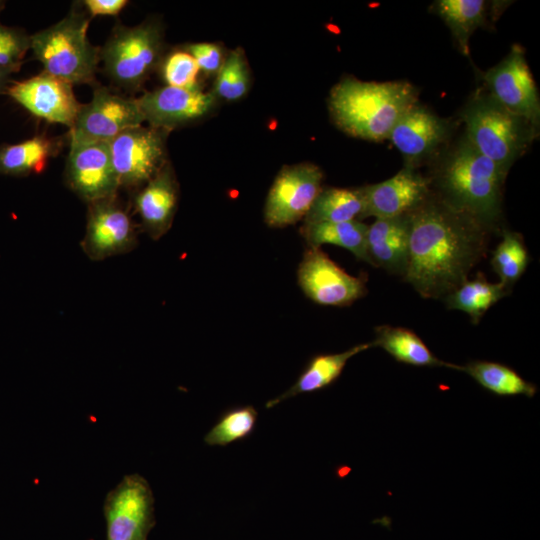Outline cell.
<instances>
[{
    "instance_id": "cell-1",
    "label": "cell",
    "mask_w": 540,
    "mask_h": 540,
    "mask_svg": "<svg viewBox=\"0 0 540 540\" xmlns=\"http://www.w3.org/2000/svg\"><path fill=\"white\" fill-rule=\"evenodd\" d=\"M406 281L424 298H444L486 250L487 228L430 196L409 212Z\"/></svg>"
},
{
    "instance_id": "cell-16",
    "label": "cell",
    "mask_w": 540,
    "mask_h": 540,
    "mask_svg": "<svg viewBox=\"0 0 540 540\" xmlns=\"http://www.w3.org/2000/svg\"><path fill=\"white\" fill-rule=\"evenodd\" d=\"M145 121L151 127L170 131L205 116L213 107L214 96L198 87L163 86L137 99Z\"/></svg>"
},
{
    "instance_id": "cell-2",
    "label": "cell",
    "mask_w": 540,
    "mask_h": 540,
    "mask_svg": "<svg viewBox=\"0 0 540 540\" xmlns=\"http://www.w3.org/2000/svg\"><path fill=\"white\" fill-rule=\"evenodd\" d=\"M417 104V91L406 81L365 82L345 78L329 97L336 125L345 133L364 140L388 139L397 121Z\"/></svg>"
},
{
    "instance_id": "cell-11",
    "label": "cell",
    "mask_w": 540,
    "mask_h": 540,
    "mask_svg": "<svg viewBox=\"0 0 540 540\" xmlns=\"http://www.w3.org/2000/svg\"><path fill=\"white\" fill-rule=\"evenodd\" d=\"M323 173L312 163L285 166L275 178L264 208L270 227L282 228L305 218L321 191Z\"/></svg>"
},
{
    "instance_id": "cell-6",
    "label": "cell",
    "mask_w": 540,
    "mask_h": 540,
    "mask_svg": "<svg viewBox=\"0 0 540 540\" xmlns=\"http://www.w3.org/2000/svg\"><path fill=\"white\" fill-rule=\"evenodd\" d=\"M163 51V35L155 21L133 27L117 25L100 48L106 76L118 87L138 90L158 66Z\"/></svg>"
},
{
    "instance_id": "cell-9",
    "label": "cell",
    "mask_w": 540,
    "mask_h": 540,
    "mask_svg": "<svg viewBox=\"0 0 540 540\" xmlns=\"http://www.w3.org/2000/svg\"><path fill=\"white\" fill-rule=\"evenodd\" d=\"M145 122L137 99L96 86L90 102L81 105L73 126L69 129V144L109 143L126 129Z\"/></svg>"
},
{
    "instance_id": "cell-17",
    "label": "cell",
    "mask_w": 540,
    "mask_h": 540,
    "mask_svg": "<svg viewBox=\"0 0 540 540\" xmlns=\"http://www.w3.org/2000/svg\"><path fill=\"white\" fill-rule=\"evenodd\" d=\"M364 209L360 219L389 218L407 214L430 196V181L405 166L392 178L362 187Z\"/></svg>"
},
{
    "instance_id": "cell-15",
    "label": "cell",
    "mask_w": 540,
    "mask_h": 540,
    "mask_svg": "<svg viewBox=\"0 0 540 540\" xmlns=\"http://www.w3.org/2000/svg\"><path fill=\"white\" fill-rule=\"evenodd\" d=\"M6 94L33 116L69 129L82 105L74 94L73 85L44 71L12 82Z\"/></svg>"
},
{
    "instance_id": "cell-13",
    "label": "cell",
    "mask_w": 540,
    "mask_h": 540,
    "mask_svg": "<svg viewBox=\"0 0 540 540\" xmlns=\"http://www.w3.org/2000/svg\"><path fill=\"white\" fill-rule=\"evenodd\" d=\"M483 78L489 94L499 104L538 129L539 95L521 47L514 45L505 59L488 70Z\"/></svg>"
},
{
    "instance_id": "cell-22",
    "label": "cell",
    "mask_w": 540,
    "mask_h": 540,
    "mask_svg": "<svg viewBox=\"0 0 540 540\" xmlns=\"http://www.w3.org/2000/svg\"><path fill=\"white\" fill-rule=\"evenodd\" d=\"M410 225L384 223L369 231L366 237L371 265L405 275L409 257Z\"/></svg>"
},
{
    "instance_id": "cell-21",
    "label": "cell",
    "mask_w": 540,
    "mask_h": 540,
    "mask_svg": "<svg viewBox=\"0 0 540 540\" xmlns=\"http://www.w3.org/2000/svg\"><path fill=\"white\" fill-rule=\"evenodd\" d=\"M60 148V141L44 134L16 144L0 145V175L41 173Z\"/></svg>"
},
{
    "instance_id": "cell-34",
    "label": "cell",
    "mask_w": 540,
    "mask_h": 540,
    "mask_svg": "<svg viewBox=\"0 0 540 540\" xmlns=\"http://www.w3.org/2000/svg\"><path fill=\"white\" fill-rule=\"evenodd\" d=\"M186 51L193 56L199 70L206 74L218 73L225 60L220 46L214 43L190 44Z\"/></svg>"
},
{
    "instance_id": "cell-33",
    "label": "cell",
    "mask_w": 540,
    "mask_h": 540,
    "mask_svg": "<svg viewBox=\"0 0 540 540\" xmlns=\"http://www.w3.org/2000/svg\"><path fill=\"white\" fill-rule=\"evenodd\" d=\"M30 49V35L18 27L0 25V67L21 68Z\"/></svg>"
},
{
    "instance_id": "cell-4",
    "label": "cell",
    "mask_w": 540,
    "mask_h": 540,
    "mask_svg": "<svg viewBox=\"0 0 540 540\" xmlns=\"http://www.w3.org/2000/svg\"><path fill=\"white\" fill-rule=\"evenodd\" d=\"M90 15L79 5L52 26L30 35V49L44 72L71 85L95 84L100 47L87 37Z\"/></svg>"
},
{
    "instance_id": "cell-14",
    "label": "cell",
    "mask_w": 540,
    "mask_h": 540,
    "mask_svg": "<svg viewBox=\"0 0 540 540\" xmlns=\"http://www.w3.org/2000/svg\"><path fill=\"white\" fill-rule=\"evenodd\" d=\"M65 183L87 204L118 194L119 184L109 143L69 144Z\"/></svg>"
},
{
    "instance_id": "cell-5",
    "label": "cell",
    "mask_w": 540,
    "mask_h": 540,
    "mask_svg": "<svg viewBox=\"0 0 540 540\" xmlns=\"http://www.w3.org/2000/svg\"><path fill=\"white\" fill-rule=\"evenodd\" d=\"M463 119L468 142L506 175L538 131L528 121L505 109L490 94L471 100Z\"/></svg>"
},
{
    "instance_id": "cell-20",
    "label": "cell",
    "mask_w": 540,
    "mask_h": 540,
    "mask_svg": "<svg viewBox=\"0 0 540 540\" xmlns=\"http://www.w3.org/2000/svg\"><path fill=\"white\" fill-rule=\"evenodd\" d=\"M372 347V342L363 343L341 353L312 357L296 382L285 392L269 400L266 408H273L298 394L315 392L331 385L340 377L350 358Z\"/></svg>"
},
{
    "instance_id": "cell-7",
    "label": "cell",
    "mask_w": 540,
    "mask_h": 540,
    "mask_svg": "<svg viewBox=\"0 0 540 540\" xmlns=\"http://www.w3.org/2000/svg\"><path fill=\"white\" fill-rule=\"evenodd\" d=\"M154 495L138 473L125 475L106 495V540H147L155 525Z\"/></svg>"
},
{
    "instance_id": "cell-30",
    "label": "cell",
    "mask_w": 540,
    "mask_h": 540,
    "mask_svg": "<svg viewBox=\"0 0 540 540\" xmlns=\"http://www.w3.org/2000/svg\"><path fill=\"white\" fill-rule=\"evenodd\" d=\"M258 418L251 405L237 406L225 411L208 431L204 442L208 446H226L252 434Z\"/></svg>"
},
{
    "instance_id": "cell-3",
    "label": "cell",
    "mask_w": 540,
    "mask_h": 540,
    "mask_svg": "<svg viewBox=\"0 0 540 540\" xmlns=\"http://www.w3.org/2000/svg\"><path fill=\"white\" fill-rule=\"evenodd\" d=\"M505 178L506 174L464 137L438 171L440 199L489 229L501 214Z\"/></svg>"
},
{
    "instance_id": "cell-12",
    "label": "cell",
    "mask_w": 540,
    "mask_h": 540,
    "mask_svg": "<svg viewBox=\"0 0 540 540\" xmlns=\"http://www.w3.org/2000/svg\"><path fill=\"white\" fill-rule=\"evenodd\" d=\"M297 278L303 293L319 305L349 306L367 293L365 277L348 274L320 248L304 252Z\"/></svg>"
},
{
    "instance_id": "cell-29",
    "label": "cell",
    "mask_w": 540,
    "mask_h": 540,
    "mask_svg": "<svg viewBox=\"0 0 540 540\" xmlns=\"http://www.w3.org/2000/svg\"><path fill=\"white\" fill-rule=\"evenodd\" d=\"M529 263V254L521 234L505 230L503 238L492 252L491 265L507 289L519 280Z\"/></svg>"
},
{
    "instance_id": "cell-24",
    "label": "cell",
    "mask_w": 540,
    "mask_h": 540,
    "mask_svg": "<svg viewBox=\"0 0 540 540\" xmlns=\"http://www.w3.org/2000/svg\"><path fill=\"white\" fill-rule=\"evenodd\" d=\"M367 229L368 225L359 220L322 222L304 224L301 235L309 247L320 248L325 244L339 246L359 260L371 264L367 253Z\"/></svg>"
},
{
    "instance_id": "cell-25",
    "label": "cell",
    "mask_w": 540,
    "mask_h": 540,
    "mask_svg": "<svg viewBox=\"0 0 540 540\" xmlns=\"http://www.w3.org/2000/svg\"><path fill=\"white\" fill-rule=\"evenodd\" d=\"M451 369L466 373L484 389L498 396L523 395L532 398L538 390L535 384L499 362L475 360L465 365L452 364Z\"/></svg>"
},
{
    "instance_id": "cell-27",
    "label": "cell",
    "mask_w": 540,
    "mask_h": 540,
    "mask_svg": "<svg viewBox=\"0 0 540 540\" xmlns=\"http://www.w3.org/2000/svg\"><path fill=\"white\" fill-rule=\"evenodd\" d=\"M363 209L362 187L321 189L304 218V224L358 220Z\"/></svg>"
},
{
    "instance_id": "cell-35",
    "label": "cell",
    "mask_w": 540,
    "mask_h": 540,
    "mask_svg": "<svg viewBox=\"0 0 540 540\" xmlns=\"http://www.w3.org/2000/svg\"><path fill=\"white\" fill-rule=\"evenodd\" d=\"M90 17L117 16L128 4L126 0H85L82 2Z\"/></svg>"
},
{
    "instance_id": "cell-31",
    "label": "cell",
    "mask_w": 540,
    "mask_h": 540,
    "mask_svg": "<svg viewBox=\"0 0 540 540\" xmlns=\"http://www.w3.org/2000/svg\"><path fill=\"white\" fill-rule=\"evenodd\" d=\"M250 85L249 67L244 52L237 48L224 60L217 73L215 94L227 101L241 99Z\"/></svg>"
},
{
    "instance_id": "cell-26",
    "label": "cell",
    "mask_w": 540,
    "mask_h": 540,
    "mask_svg": "<svg viewBox=\"0 0 540 540\" xmlns=\"http://www.w3.org/2000/svg\"><path fill=\"white\" fill-rule=\"evenodd\" d=\"M509 292L501 283H491L478 272L474 279L465 280L444 297V301L448 309L465 312L477 325L483 315Z\"/></svg>"
},
{
    "instance_id": "cell-36",
    "label": "cell",
    "mask_w": 540,
    "mask_h": 540,
    "mask_svg": "<svg viewBox=\"0 0 540 540\" xmlns=\"http://www.w3.org/2000/svg\"><path fill=\"white\" fill-rule=\"evenodd\" d=\"M18 72L14 68L0 67V94L6 93L9 85L12 83L11 75Z\"/></svg>"
},
{
    "instance_id": "cell-19",
    "label": "cell",
    "mask_w": 540,
    "mask_h": 540,
    "mask_svg": "<svg viewBox=\"0 0 540 540\" xmlns=\"http://www.w3.org/2000/svg\"><path fill=\"white\" fill-rule=\"evenodd\" d=\"M449 123L418 104L395 124L388 139L407 161L415 164L432 154L447 138Z\"/></svg>"
},
{
    "instance_id": "cell-10",
    "label": "cell",
    "mask_w": 540,
    "mask_h": 540,
    "mask_svg": "<svg viewBox=\"0 0 540 540\" xmlns=\"http://www.w3.org/2000/svg\"><path fill=\"white\" fill-rule=\"evenodd\" d=\"M87 205L86 230L80 246L90 260L102 261L137 247V225L118 194Z\"/></svg>"
},
{
    "instance_id": "cell-23",
    "label": "cell",
    "mask_w": 540,
    "mask_h": 540,
    "mask_svg": "<svg viewBox=\"0 0 540 540\" xmlns=\"http://www.w3.org/2000/svg\"><path fill=\"white\" fill-rule=\"evenodd\" d=\"M373 347H380L396 361L418 367H448L452 364L437 358L412 330L388 325L375 329Z\"/></svg>"
},
{
    "instance_id": "cell-37",
    "label": "cell",
    "mask_w": 540,
    "mask_h": 540,
    "mask_svg": "<svg viewBox=\"0 0 540 540\" xmlns=\"http://www.w3.org/2000/svg\"><path fill=\"white\" fill-rule=\"evenodd\" d=\"M4 7H5V2L0 0V13L4 9Z\"/></svg>"
},
{
    "instance_id": "cell-28",
    "label": "cell",
    "mask_w": 540,
    "mask_h": 540,
    "mask_svg": "<svg viewBox=\"0 0 540 540\" xmlns=\"http://www.w3.org/2000/svg\"><path fill=\"white\" fill-rule=\"evenodd\" d=\"M490 4L483 0H439L434 10L445 21L456 39L461 52H469V38L485 25Z\"/></svg>"
},
{
    "instance_id": "cell-8",
    "label": "cell",
    "mask_w": 540,
    "mask_h": 540,
    "mask_svg": "<svg viewBox=\"0 0 540 540\" xmlns=\"http://www.w3.org/2000/svg\"><path fill=\"white\" fill-rule=\"evenodd\" d=\"M167 132L140 125L124 130L109 142L119 188L137 190L168 163Z\"/></svg>"
},
{
    "instance_id": "cell-18",
    "label": "cell",
    "mask_w": 540,
    "mask_h": 540,
    "mask_svg": "<svg viewBox=\"0 0 540 540\" xmlns=\"http://www.w3.org/2000/svg\"><path fill=\"white\" fill-rule=\"evenodd\" d=\"M178 198V182L169 163L135 190L132 206L141 228L151 239H160L171 228Z\"/></svg>"
},
{
    "instance_id": "cell-32",
    "label": "cell",
    "mask_w": 540,
    "mask_h": 540,
    "mask_svg": "<svg viewBox=\"0 0 540 540\" xmlns=\"http://www.w3.org/2000/svg\"><path fill=\"white\" fill-rule=\"evenodd\" d=\"M199 72L193 56L182 50L171 52L161 67L162 78L167 86L184 89L197 88Z\"/></svg>"
}]
</instances>
